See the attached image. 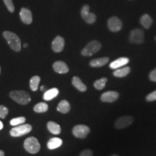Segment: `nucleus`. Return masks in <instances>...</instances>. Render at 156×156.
Here are the masks:
<instances>
[{
  "label": "nucleus",
  "instance_id": "1",
  "mask_svg": "<svg viewBox=\"0 0 156 156\" xmlns=\"http://www.w3.org/2000/svg\"><path fill=\"white\" fill-rule=\"evenodd\" d=\"M3 36L6 40L12 50L15 51H19L21 50V41L16 34L11 31H4Z\"/></svg>",
  "mask_w": 156,
  "mask_h": 156
},
{
  "label": "nucleus",
  "instance_id": "2",
  "mask_svg": "<svg viewBox=\"0 0 156 156\" xmlns=\"http://www.w3.org/2000/svg\"><path fill=\"white\" fill-rule=\"evenodd\" d=\"M9 95L13 100L21 105H26L31 100L30 95L23 90L12 91Z\"/></svg>",
  "mask_w": 156,
  "mask_h": 156
},
{
  "label": "nucleus",
  "instance_id": "3",
  "mask_svg": "<svg viewBox=\"0 0 156 156\" xmlns=\"http://www.w3.org/2000/svg\"><path fill=\"white\" fill-rule=\"evenodd\" d=\"M24 147L25 150L31 154H36L41 149V145L36 138L31 136L24 140Z\"/></svg>",
  "mask_w": 156,
  "mask_h": 156
},
{
  "label": "nucleus",
  "instance_id": "4",
  "mask_svg": "<svg viewBox=\"0 0 156 156\" xmlns=\"http://www.w3.org/2000/svg\"><path fill=\"white\" fill-rule=\"evenodd\" d=\"M32 130V126L29 124H21L12 128L10 135L13 137H19L28 134Z\"/></svg>",
  "mask_w": 156,
  "mask_h": 156
},
{
  "label": "nucleus",
  "instance_id": "5",
  "mask_svg": "<svg viewBox=\"0 0 156 156\" xmlns=\"http://www.w3.org/2000/svg\"><path fill=\"white\" fill-rule=\"evenodd\" d=\"M101 48V44L97 41L89 42L83 49L82 50V55L83 56H91L98 52Z\"/></svg>",
  "mask_w": 156,
  "mask_h": 156
},
{
  "label": "nucleus",
  "instance_id": "6",
  "mask_svg": "<svg viewBox=\"0 0 156 156\" xmlns=\"http://www.w3.org/2000/svg\"><path fill=\"white\" fill-rule=\"evenodd\" d=\"M129 39L133 44H140L144 41V33L141 29H134L131 31Z\"/></svg>",
  "mask_w": 156,
  "mask_h": 156
},
{
  "label": "nucleus",
  "instance_id": "7",
  "mask_svg": "<svg viewBox=\"0 0 156 156\" xmlns=\"http://www.w3.org/2000/svg\"><path fill=\"white\" fill-rule=\"evenodd\" d=\"M90 129V128L83 124H79L75 126L73 129V135L78 138H84L87 135L89 134Z\"/></svg>",
  "mask_w": 156,
  "mask_h": 156
},
{
  "label": "nucleus",
  "instance_id": "8",
  "mask_svg": "<svg viewBox=\"0 0 156 156\" xmlns=\"http://www.w3.org/2000/svg\"><path fill=\"white\" fill-rule=\"evenodd\" d=\"M89 11V6L84 5L81 9V16L87 23L93 24L95 22L97 17L95 14L93 13H90Z\"/></svg>",
  "mask_w": 156,
  "mask_h": 156
},
{
  "label": "nucleus",
  "instance_id": "9",
  "mask_svg": "<svg viewBox=\"0 0 156 156\" xmlns=\"http://www.w3.org/2000/svg\"><path fill=\"white\" fill-rule=\"evenodd\" d=\"M108 26L112 32H118L123 27L121 20L116 16H112L108 21Z\"/></svg>",
  "mask_w": 156,
  "mask_h": 156
},
{
  "label": "nucleus",
  "instance_id": "10",
  "mask_svg": "<svg viewBox=\"0 0 156 156\" xmlns=\"http://www.w3.org/2000/svg\"><path fill=\"white\" fill-rule=\"evenodd\" d=\"M134 120V117L132 116H124L119 118L115 122V126L117 129H123L131 125Z\"/></svg>",
  "mask_w": 156,
  "mask_h": 156
},
{
  "label": "nucleus",
  "instance_id": "11",
  "mask_svg": "<svg viewBox=\"0 0 156 156\" xmlns=\"http://www.w3.org/2000/svg\"><path fill=\"white\" fill-rule=\"evenodd\" d=\"M119 94L115 91H108L104 93L101 96V100L104 102H113L117 100Z\"/></svg>",
  "mask_w": 156,
  "mask_h": 156
},
{
  "label": "nucleus",
  "instance_id": "12",
  "mask_svg": "<svg viewBox=\"0 0 156 156\" xmlns=\"http://www.w3.org/2000/svg\"><path fill=\"white\" fill-rule=\"evenodd\" d=\"M64 45L65 41L64 38L60 36H57L51 43L52 49L56 53L61 52L64 49Z\"/></svg>",
  "mask_w": 156,
  "mask_h": 156
},
{
  "label": "nucleus",
  "instance_id": "13",
  "mask_svg": "<svg viewBox=\"0 0 156 156\" xmlns=\"http://www.w3.org/2000/svg\"><path fill=\"white\" fill-rule=\"evenodd\" d=\"M20 17L23 22L27 24H30L33 22V16L31 12L29 9L22 8L20 12Z\"/></svg>",
  "mask_w": 156,
  "mask_h": 156
},
{
  "label": "nucleus",
  "instance_id": "14",
  "mask_svg": "<svg viewBox=\"0 0 156 156\" xmlns=\"http://www.w3.org/2000/svg\"><path fill=\"white\" fill-rule=\"evenodd\" d=\"M129 62V60L127 57H120L112 62L109 65V67L113 69H117L120 67H124Z\"/></svg>",
  "mask_w": 156,
  "mask_h": 156
},
{
  "label": "nucleus",
  "instance_id": "15",
  "mask_svg": "<svg viewBox=\"0 0 156 156\" xmlns=\"http://www.w3.org/2000/svg\"><path fill=\"white\" fill-rule=\"evenodd\" d=\"M53 67L55 72L58 73H66L69 71V68L67 64L62 61L55 62Z\"/></svg>",
  "mask_w": 156,
  "mask_h": 156
},
{
  "label": "nucleus",
  "instance_id": "16",
  "mask_svg": "<svg viewBox=\"0 0 156 156\" xmlns=\"http://www.w3.org/2000/svg\"><path fill=\"white\" fill-rule=\"evenodd\" d=\"M62 145V140L57 137L51 138L47 144V147L50 150H54L60 147Z\"/></svg>",
  "mask_w": 156,
  "mask_h": 156
},
{
  "label": "nucleus",
  "instance_id": "17",
  "mask_svg": "<svg viewBox=\"0 0 156 156\" xmlns=\"http://www.w3.org/2000/svg\"><path fill=\"white\" fill-rule=\"evenodd\" d=\"M72 83L76 89H77L79 91L81 92H84L87 90L86 86L82 82L81 79L78 76H74L73 78Z\"/></svg>",
  "mask_w": 156,
  "mask_h": 156
},
{
  "label": "nucleus",
  "instance_id": "18",
  "mask_svg": "<svg viewBox=\"0 0 156 156\" xmlns=\"http://www.w3.org/2000/svg\"><path fill=\"white\" fill-rule=\"evenodd\" d=\"M59 94V90L57 88H52L47 90L43 96V98L45 101H50L56 97Z\"/></svg>",
  "mask_w": 156,
  "mask_h": 156
},
{
  "label": "nucleus",
  "instance_id": "19",
  "mask_svg": "<svg viewBox=\"0 0 156 156\" xmlns=\"http://www.w3.org/2000/svg\"><path fill=\"white\" fill-rule=\"evenodd\" d=\"M47 127L49 132L54 135L60 134L62 131L60 126L54 122H49L47 124Z\"/></svg>",
  "mask_w": 156,
  "mask_h": 156
},
{
  "label": "nucleus",
  "instance_id": "20",
  "mask_svg": "<svg viewBox=\"0 0 156 156\" xmlns=\"http://www.w3.org/2000/svg\"><path fill=\"white\" fill-rule=\"evenodd\" d=\"M109 61L108 57H101L91 60L90 62V66L92 67H101L105 66Z\"/></svg>",
  "mask_w": 156,
  "mask_h": 156
},
{
  "label": "nucleus",
  "instance_id": "21",
  "mask_svg": "<svg viewBox=\"0 0 156 156\" xmlns=\"http://www.w3.org/2000/svg\"><path fill=\"white\" fill-rule=\"evenodd\" d=\"M71 109V105L67 100H62L58 104L57 110L62 113L66 114L69 112Z\"/></svg>",
  "mask_w": 156,
  "mask_h": 156
},
{
  "label": "nucleus",
  "instance_id": "22",
  "mask_svg": "<svg viewBox=\"0 0 156 156\" xmlns=\"http://www.w3.org/2000/svg\"><path fill=\"white\" fill-rule=\"evenodd\" d=\"M140 23L144 28L146 29H149L151 27L153 23V20L149 15L145 14L140 17Z\"/></svg>",
  "mask_w": 156,
  "mask_h": 156
},
{
  "label": "nucleus",
  "instance_id": "23",
  "mask_svg": "<svg viewBox=\"0 0 156 156\" xmlns=\"http://www.w3.org/2000/svg\"><path fill=\"white\" fill-rule=\"evenodd\" d=\"M131 71V69L129 67H123L122 68L117 69L114 73L113 75L117 78H123L126 76Z\"/></svg>",
  "mask_w": 156,
  "mask_h": 156
},
{
  "label": "nucleus",
  "instance_id": "24",
  "mask_svg": "<svg viewBox=\"0 0 156 156\" xmlns=\"http://www.w3.org/2000/svg\"><path fill=\"white\" fill-rule=\"evenodd\" d=\"M41 78L38 76H34L30 80V89L33 91H36L38 89Z\"/></svg>",
  "mask_w": 156,
  "mask_h": 156
},
{
  "label": "nucleus",
  "instance_id": "25",
  "mask_svg": "<svg viewBox=\"0 0 156 156\" xmlns=\"http://www.w3.org/2000/svg\"><path fill=\"white\" fill-rule=\"evenodd\" d=\"M48 105L45 102H39L34 107V111L37 113H44L48 111Z\"/></svg>",
  "mask_w": 156,
  "mask_h": 156
},
{
  "label": "nucleus",
  "instance_id": "26",
  "mask_svg": "<svg viewBox=\"0 0 156 156\" xmlns=\"http://www.w3.org/2000/svg\"><path fill=\"white\" fill-rule=\"evenodd\" d=\"M107 81H108L107 78H101L100 79H98L95 82L94 86L96 89L98 90H102L105 87Z\"/></svg>",
  "mask_w": 156,
  "mask_h": 156
},
{
  "label": "nucleus",
  "instance_id": "27",
  "mask_svg": "<svg viewBox=\"0 0 156 156\" xmlns=\"http://www.w3.org/2000/svg\"><path fill=\"white\" fill-rule=\"evenodd\" d=\"M26 119L24 117H19L13 118L11 120L10 124L12 126H17L23 124L26 122Z\"/></svg>",
  "mask_w": 156,
  "mask_h": 156
},
{
  "label": "nucleus",
  "instance_id": "28",
  "mask_svg": "<svg viewBox=\"0 0 156 156\" xmlns=\"http://www.w3.org/2000/svg\"><path fill=\"white\" fill-rule=\"evenodd\" d=\"M4 2L5 4L6 8L9 10V11L13 13L15 11V6L13 3L12 0H4Z\"/></svg>",
  "mask_w": 156,
  "mask_h": 156
},
{
  "label": "nucleus",
  "instance_id": "29",
  "mask_svg": "<svg viewBox=\"0 0 156 156\" xmlns=\"http://www.w3.org/2000/svg\"><path fill=\"white\" fill-rule=\"evenodd\" d=\"M8 109L4 105H0V118L5 119L8 114Z\"/></svg>",
  "mask_w": 156,
  "mask_h": 156
},
{
  "label": "nucleus",
  "instance_id": "30",
  "mask_svg": "<svg viewBox=\"0 0 156 156\" xmlns=\"http://www.w3.org/2000/svg\"><path fill=\"white\" fill-rule=\"evenodd\" d=\"M146 100L148 102H153L156 101V90L147 95L146 97Z\"/></svg>",
  "mask_w": 156,
  "mask_h": 156
},
{
  "label": "nucleus",
  "instance_id": "31",
  "mask_svg": "<svg viewBox=\"0 0 156 156\" xmlns=\"http://www.w3.org/2000/svg\"><path fill=\"white\" fill-rule=\"evenodd\" d=\"M93 151L90 149H86L82 151L80 154L79 156H93Z\"/></svg>",
  "mask_w": 156,
  "mask_h": 156
},
{
  "label": "nucleus",
  "instance_id": "32",
  "mask_svg": "<svg viewBox=\"0 0 156 156\" xmlns=\"http://www.w3.org/2000/svg\"><path fill=\"white\" fill-rule=\"evenodd\" d=\"M149 79L150 80L153 81V82H156V68H155L154 69H153L149 74Z\"/></svg>",
  "mask_w": 156,
  "mask_h": 156
},
{
  "label": "nucleus",
  "instance_id": "33",
  "mask_svg": "<svg viewBox=\"0 0 156 156\" xmlns=\"http://www.w3.org/2000/svg\"><path fill=\"white\" fill-rule=\"evenodd\" d=\"M3 127H4L3 123L1 121H0V130H1L3 128Z\"/></svg>",
  "mask_w": 156,
  "mask_h": 156
},
{
  "label": "nucleus",
  "instance_id": "34",
  "mask_svg": "<svg viewBox=\"0 0 156 156\" xmlns=\"http://www.w3.org/2000/svg\"><path fill=\"white\" fill-rule=\"evenodd\" d=\"M5 156V154H4V152L1 150H0V156Z\"/></svg>",
  "mask_w": 156,
  "mask_h": 156
},
{
  "label": "nucleus",
  "instance_id": "35",
  "mask_svg": "<svg viewBox=\"0 0 156 156\" xmlns=\"http://www.w3.org/2000/svg\"><path fill=\"white\" fill-rule=\"evenodd\" d=\"M28 44H24L23 45V48H27V47H28Z\"/></svg>",
  "mask_w": 156,
  "mask_h": 156
},
{
  "label": "nucleus",
  "instance_id": "36",
  "mask_svg": "<svg viewBox=\"0 0 156 156\" xmlns=\"http://www.w3.org/2000/svg\"><path fill=\"white\" fill-rule=\"evenodd\" d=\"M44 90H45V87H44V86H42L41 87V91H44Z\"/></svg>",
  "mask_w": 156,
  "mask_h": 156
},
{
  "label": "nucleus",
  "instance_id": "37",
  "mask_svg": "<svg viewBox=\"0 0 156 156\" xmlns=\"http://www.w3.org/2000/svg\"><path fill=\"white\" fill-rule=\"evenodd\" d=\"M111 156H117V154H112V155H111Z\"/></svg>",
  "mask_w": 156,
  "mask_h": 156
},
{
  "label": "nucleus",
  "instance_id": "38",
  "mask_svg": "<svg viewBox=\"0 0 156 156\" xmlns=\"http://www.w3.org/2000/svg\"><path fill=\"white\" fill-rule=\"evenodd\" d=\"M0 73H1V67H0Z\"/></svg>",
  "mask_w": 156,
  "mask_h": 156
},
{
  "label": "nucleus",
  "instance_id": "39",
  "mask_svg": "<svg viewBox=\"0 0 156 156\" xmlns=\"http://www.w3.org/2000/svg\"></svg>",
  "mask_w": 156,
  "mask_h": 156
}]
</instances>
